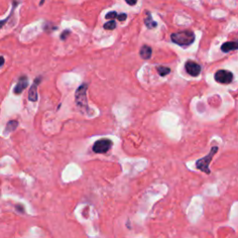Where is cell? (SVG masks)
<instances>
[{
  "label": "cell",
  "instance_id": "1",
  "mask_svg": "<svg viewBox=\"0 0 238 238\" xmlns=\"http://www.w3.org/2000/svg\"><path fill=\"white\" fill-rule=\"evenodd\" d=\"M172 42L181 47H188L195 41V34L192 31L184 30L178 33H173L170 36Z\"/></svg>",
  "mask_w": 238,
  "mask_h": 238
},
{
  "label": "cell",
  "instance_id": "2",
  "mask_svg": "<svg viewBox=\"0 0 238 238\" xmlns=\"http://www.w3.org/2000/svg\"><path fill=\"white\" fill-rule=\"evenodd\" d=\"M218 150H219L218 146H213V147L211 148L210 152L208 153V155H206V156L198 159V160L196 161V168L199 169V170H201L202 172H204V173L209 175V174L211 173V171H210V169H209V165H210L212 159L214 157V156L217 154Z\"/></svg>",
  "mask_w": 238,
  "mask_h": 238
},
{
  "label": "cell",
  "instance_id": "3",
  "mask_svg": "<svg viewBox=\"0 0 238 238\" xmlns=\"http://www.w3.org/2000/svg\"><path fill=\"white\" fill-rule=\"evenodd\" d=\"M87 86L83 84L77 88L76 92V102L80 108L87 110Z\"/></svg>",
  "mask_w": 238,
  "mask_h": 238
},
{
  "label": "cell",
  "instance_id": "4",
  "mask_svg": "<svg viewBox=\"0 0 238 238\" xmlns=\"http://www.w3.org/2000/svg\"><path fill=\"white\" fill-rule=\"evenodd\" d=\"M113 145L112 141L108 139H102L97 141L92 147V150L96 154H105L107 153Z\"/></svg>",
  "mask_w": 238,
  "mask_h": 238
},
{
  "label": "cell",
  "instance_id": "5",
  "mask_svg": "<svg viewBox=\"0 0 238 238\" xmlns=\"http://www.w3.org/2000/svg\"><path fill=\"white\" fill-rule=\"evenodd\" d=\"M215 80L220 83V84H230L233 79H234V75L232 72L227 71V70H219L216 72L215 76H214Z\"/></svg>",
  "mask_w": 238,
  "mask_h": 238
},
{
  "label": "cell",
  "instance_id": "6",
  "mask_svg": "<svg viewBox=\"0 0 238 238\" xmlns=\"http://www.w3.org/2000/svg\"><path fill=\"white\" fill-rule=\"evenodd\" d=\"M185 70L190 76L198 77L199 74L201 73V66L193 61H188L185 63Z\"/></svg>",
  "mask_w": 238,
  "mask_h": 238
},
{
  "label": "cell",
  "instance_id": "7",
  "mask_svg": "<svg viewBox=\"0 0 238 238\" xmlns=\"http://www.w3.org/2000/svg\"><path fill=\"white\" fill-rule=\"evenodd\" d=\"M40 80H41L40 77L37 78L36 81H35V83H34V85L31 87V88H30V90H29L28 99H29V101H31V102H37V99H38V95H37V85L39 84Z\"/></svg>",
  "mask_w": 238,
  "mask_h": 238
},
{
  "label": "cell",
  "instance_id": "8",
  "mask_svg": "<svg viewBox=\"0 0 238 238\" xmlns=\"http://www.w3.org/2000/svg\"><path fill=\"white\" fill-rule=\"evenodd\" d=\"M28 86V80L25 77H22L19 79L18 84L16 85V87H14V93L15 94H21Z\"/></svg>",
  "mask_w": 238,
  "mask_h": 238
},
{
  "label": "cell",
  "instance_id": "9",
  "mask_svg": "<svg viewBox=\"0 0 238 238\" xmlns=\"http://www.w3.org/2000/svg\"><path fill=\"white\" fill-rule=\"evenodd\" d=\"M222 52H229L232 50H236L238 49V41H230V42H226L224 44H222L221 47Z\"/></svg>",
  "mask_w": 238,
  "mask_h": 238
},
{
  "label": "cell",
  "instance_id": "10",
  "mask_svg": "<svg viewBox=\"0 0 238 238\" xmlns=\"http://www.w3.org/2000/svg\"><path fill=\"white\" fill-rule=\"evenodd\" d=\"M140 55L143 60H149L152 56V48L149 46H142L140 50Z\"/></svg>",
  "mask_w": 238,
  "mask_h": 238
},
{
  "label": "cell",
  "instance_id": "11",
  "mask_svg": "<svg viewBox=\"0 0 238 238\" xmlns=\"http://www.w3.org/2000/svg\"><path fill=\"white\" fill-rule=\"evenodd\" d=\"M146 14H147V16H146V18H145V20H144L145 25H146L149 29H153V28L156 27V26H157V23L153 20L151 13L148 12V11H146Z\"/></svg>",
  "mask_w": 238,
  "mask_h": 238
},
{
  "label": "cell",
  "instance_id": "12",
  "mask_svg": "<svg viewBox=\"0 0 238 238\" xmlns=\"http://www.w3.org/2000/svg\"><path fill=\"white\" fill-rule=\"evenodd\" d=\"M18 126V122L15 121V120H12V121H9L7 126H6V129H5V133H8L10 131H13L16 129V127Z\"/></svg>",
  "mask_w": 238,
  "mask_h": 238
},
{
  "label": "cell",
  "instance_id": "13",
  "mask_svg": "<svg viewBox=\"0 0 238 238\" xmlns=\"http://www.w3.org/2000/svg\"><path fill=\"white\" fill-rule=\"evenodd\" d=\"M156 70L161 77H166V75H168L170 73V69L168 67H165V66H158L156 68Z\"/></svg>",
  "mask_w": 238,
  "mask_h": 238
},
{
  "label": "cell",
  "instance_id": "14",
  "mask_svg": "<svg viewBox=\"0 0 238 238\" xmlns=\"http://www.w3.org/2000/svg\"><path fill=\"white\" fill-rule=\"evenodd\" d=\"M116 27H117V22L114 20H111L109 22H105L104 25H103V28L106 29V30H114Z\"/></svg>",
  "mask_w": 238,
  "mask_h": 238
},
{
  "label": "cell",
  "instance_id": "15",
  "mask_svg": "<svg viewBox=\"0 0 238 238\" xmlns=\"http://www.w3.org/2000/svg\"><path fill=\"white\" fill-rule=\"evenodd\" d=\"M105 17L106 19H115L116 17H117V13L116 11H111V12H108Z\"/></svg>",
  "mask_w": 238,
  "mask_h": 238
},
{
  "label": "cell",
  "instance_id": "16",
  "mask_svg": "<svg viewBox=\"0 0 238 238\" xmlns=\"http://www.w3.org/2000/svg\"><path fill=\"white\" fill-rule=\"evenodd\" d=\"M117 20L120 21V22H124V21H126V14H125V13H121V14H119L117 15Z\"/></svg>",
  "mask_w": 238,
  "mask_h": 238
},
{
  "label": "cell",
  "instance_id": "17",
  "mask_svg": "<svg viewBox=\"0 0 238 238\" xmlns=\"http://www.w3.org/2000/svg\"><path fill=\"white\" fill-rule=\"evenodd\" d=\"M68 35H70V31H68V30H66L65 32H63L62 35H61V38L62 40L66 39V37H67V36Z\"/></svg>",
  "mask_w": 238,
  "mask_h": 238
},
{
  "label": "cell",
  "instance_id": "18",
  "mask_svg": "<svg viewBox=\"0 0 238 238\" xmlns=\"http://www.w3.org/2000/svg\"><path fill=\"white\" fill-rule=\"evenodd\" d=\"M11 15H12V13H10V15H9V16H8V17H7V19L3 20V21H0V28H1V27H2V26H3V25H4V24L6 23V22H7V20L9 19V17H10Z\"/></svg>",
  "mask_w": 238,
  "mask_h": 238
},
{
  "label": "cell",
  "instance_id": "19",
  "mask_svg": "<svg viewBox=\"0 0 238 238\" xmlns=\"http://www.w3.org/2000/svg\"><path fill=\"white\" fill-rule=\"evenodd\" d=\"M126 3L128 4V5H130V6H133V5H135L136 3H137V0H126Z\"/></svg>",
  "mask_w": 238,
  "mask_h": 238
},
{
  "label": "cell",
  "instance_id": "20",
  "mask_svg": "<svg viewBox=\"0 0 238 238\" xmlns=\"http://www.w3.org/2000/svg\"><path fill=\"white\" fill-rule=\"evenodd\" d=\"M16 208H17V209H18V210H19V209H20V210H21V212H22V213H23V212H24V208H23V207H22V206H16Z\"/></svg>",
  "mask_w": 238,
  "mask_h": 238
},
{
  "label": "cell",
  "instance_id": "21",
  "mask_svg": "<svg viewBox=\"0 0 238 238\" xmlns=\"http://www.w3.org/2000/svg\"><path fill=\"white\" fill-rule=\"evenodd\" d=\"M4 62H5V60H4V58L3 57H0V67L4 64Z\"/></svg>",
  "mask_w": 238,
  "mask_h": 238
}]
</instances>
